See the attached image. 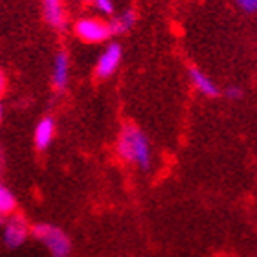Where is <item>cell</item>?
I'll return each mask as SVG.
<instances>
[{
    "mask_svg": "<svg viewBox=\"0 0 257 257\" xmlns=\"http://www.w3.org/2000/svg\"><path fill=\"white\" fill-rule=\"evenodd\" d=\"M116 151H118L119 158L131 166H136L144 171L151 169L153 151H151L149 138L136 125L128 123L121 128V133L118 136V144H116Z\"/></svg>",
    "mask_w": 257,
    "mask_h": 257,
    "instance_id": "6da1fadb",
    "label": "cell"
},
{
    "mask_svg": "<svg viewBox=\"0 0 257 257\" xmlns=\"http://www.w3.org/2000/svg\"><path fill=\"white\" fill-rule=\"evenodd\" d=\"M32 233L37 237L39 241L43 242L46 250L50 252L52 257H68L70 250H72V242H70L68 235L64 233L61 228L54 224H35L32 228Z\"/></svg>",
    "mask_w": 257,
    "mask_h": 257,
    "instance_id": "7a4b0ae2",
    "label": "cell"
},
{
    "mask_svg": "<svg viewBox=\"0 0 257 257\" xmlns=\"http://www.w3.org/2000/svg\"><path fill=\"white\" fill-rule=\"evenodd\" d=\"M74 33L77 39L88 44H99L105 43L112 33L108 22L97 19V17H83L74 24Z\"/></svg>",
    "mask_w": 257,
    "mask_h": 257,
    "instance_id": "3957f363",
    "label": "cell"
},
{
    "mask_svg": "<svg viewBox=\"0 0 257 257\" xmlns=\"http://www.w3.org/2000/svg\"><path fill=\"white\" fill-rule=\"evenodd\" d=\"M30 233H32V228L28 226V222L21 215L11 213L2 222V242L11 250L22 246Z\"/></svg>",
    "mask_w": 257,
    "mask_h": 257,
    "instance_id": "277c9868",
    "label": "cell"
},
{
    "mask_svg": "<svg viewBox=\"0 0 257 257\" xmlns=\"http://www.w3.org/2000/svg\"><path fill=\"white\" fill-rule=\"evenodd\" d=\"M121 46L118 43H110L107 48L103 50V54L99 55V59L96 63V75L99 79H107L118 70L119 63H121Z\"/></svg>",
    "mask_w": 257,
    "mask_h": 257,
    "instance_id": "5b68a950",
    "label": "cell"
},
{
    "mask_svg": "<svg viewBox=\"0 0 257 257\" xmlns=\"http://www.w3.org/2000/svg\"><path fill=\"white\" fill-rule=\"evenodd\" d=\"M70 79V59L66 52H57L52 64V83L55 90H64Z\"/></svg>",
    "mask_w": 257,
    "mask_h": 257,
    "instance_id": "8992f818",
    "label": "cell"
},
{
    "mask_svg": "<svg viewBox=\"0 0 257 257\" xmlns=\"http://www.w3.org/2000/svg\"><path fill=\"white\" fill-rule=\"evenodd\" d=\"M43 2L44 21L54 30H64L66 28V11H64L63 0H41Z\"/></svg>",
    "mask_w": 257,
    "mask_h": 257,
    "instance_id": "52a82bcc",
    "label": "cell"
},
{
    "mask_svg": "<svg viewBox=\"0 0 257 257\" xmlns=\"http://www.w3.org/2000/svg\"><path fill=\"white\" fill-rule=\"evenodd\" d=\"M54 136H55V121L54 118H43L41 121L37 123L35 127V133H33V142H35V147L39 151H44L48 149L52 142H54Z\"/></svg>",
    "mask_w": 257,
    "mask_h": 257,
    "instance_id": "ba28073f",
    "label": "cell"
},
{
    "mask_svg": "<svg viewBox=\"0 0 257 257\" xmlns=\"http://www.w3.org/2000/svg\"><path fill=\"white\" fill-rule=\"evenodd\" d=\"M189 75H191V81H193V85L197 86L198 90L202 92L204 96H208V97H215V96H219V88H217V85H215L213 81L209 79L208 75L204 74L202 70H198V68H191V72H189Z\"/></svg>",
    "mask_w": 257,
    "mask_h": 257,
    "instance_id": "9c48e42d",
    "label": "cell"
},
{
    "mask_svg": "<svg viewBox=\"0 0 257 257\" xmlns=\"http://www.w3.org/2000/svg\"><path fill=\"white\" fill-rule=\"evenodd\" d=\"M134 22H136V13H134L133 10L123 11V13L116 15L112 21L108 22V26H110V33H112V35L127 33L128 30L134 26Z\"/></svg>",
    "mask_w": 257,
    "mask_h": 257,
    "instance_id": "30bf717a",
    "label": "cell"
},
{
    "mask_svg": "<svg viewBox=\"0 0 257 257\" xmlns=\"http://www.w3.org/2000/svg\"><path fill=\"white\" fill-rule=\"evenodd\" d=\"M15 208H17L15 195L6 188L4 184H0V224L6 220V217L15 213Z\"/></svg>",
    "mask_w": 257,
    "mask_h": 257,
    "instance_id": "8fae6325",
    "label": "cell"
},
{
    "mask_svg": "<svg viewBox=\"0 0 257 257\" xmlns=\"http://www.w3.org/2000/svg\"><path fill=\"white\" fill-rule=\"evenodd\" d=\"M92 4L101 15H114V2L112 0H86Z\"/></svg>",
    "mask_w": 257,
    "mask_h": 257,
    "instance_id": "7c38bea8",
    "label": "cell"
},
{
    "mask_svg": "<svg viewBox=\"0 0 257 257\" xmlns=\"http://www.w3.org/2000/svg\"><path fill=\"white\" fill-rule=\"evenodd\" d=\"M237 4L246 13H255L257 11V0H237Z\"/></svg>",
    "mask_w": 257,
    "mask_h": 257,
    "instance_id": "4fadbf2b",
    "label": "cell"
},
{
    "mask_svg": "<svg viewBox=\"0 0 257 257\" xmlns=\"http://www.w3.org/2000/svg\"><path fill=\"white\" fill-rule=\"evenodd\" d=\"M226 96L231 97V99H241L242 97V90L239 86H230L228 90H226Z\"/></svg>",
    "mask_w": 257,
    "mask_h": 257,
    "instance_id": "5bb4252c",
    "label": "cell"
},
{
    "mask_svg": "<svg viewBox=\"0 0 257 257\" xmlns=\"http://www.w3.org/2000/svg\"><path fill=\"white\" fill-rule=\"evenodd\" d=\"M6 90V79H4V75H2V72H0V96L4 94Z\"/></svg>",
    "mask_w": 257,
    "mask_h": 257,
    "instance_id": "9a60e30c",
    "label": "cell"
},
{
    "mask_svg": "<svg viewBox=\"0 0 257 257\" xmlns=\"http://www.w3.org/2000/svg\"><path fill=\"white\" fill-rule=\"evenodd\" d=\"M0 119H2V105H0Z\"/></svg>",
    "mask_w": 257,
    "mask_h": 257,
    "instance_id": "2e32d148",
    "label": "cell"
}]
</instances>
